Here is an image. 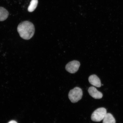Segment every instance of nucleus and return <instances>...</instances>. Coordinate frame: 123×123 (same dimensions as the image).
<instances>
[{
    "label": "nucleus",
    "mask_w": 123,
    "mask_h": 123,
    "mask_svg": "<svg viewBox=\"0 0 123 123\" xmlns=\"http://www.w3.org/2000/svg\"><path fill=\"white\" fill-rule=\"evenodd\" d=\"M17 30L20 37L26 40L30 39L33 37L35 32L34 25L28 21L20 23L18 26Z\"/></svg>",
    "instance_id": "nucleus-1"
},
{
    "label": "nucleus",
    "mask_w": 123,
    "mask_h": 123,
    "mask_svg": "<svg viewBox=\"0 0 123 123\" xmlns=\"http://www.w3.org/2000/svg\"><path fill=\"white\" fill-rule=\"evenodd\" d=\"M82 96V91L78 87H75L70 90L68 94L69 99L73 103L78 102L81 99Z\"/></svg>",
    "instance_id": "nucleus-2"
},
{
    "label": "nucleus",
    "mask_w": 123,
    "mask_h": 123,
    "mask_svg": "<svg viewBox=\"0 0 123 123\" xmlns=\"http://www.w3.org/2000/svg\"><path fill=\"white\" fill-rule=\"evenodd\" d=\"M107 113V110L104 107L97 109L92 113L91 118L94 122H99L102 120Z\"/></svg>",
    "instance_id": "nucleus-3"
},
{
    "label": "nucleus",
    "mask_w": 123,
    "mask_h": 123,
    "mask_svg": "<svg viewBox=\"0 0 123 123\" xmlns=\"http://www.w3.org/2000/svg\"><path fill=\"white\" fill-rule=\"evenodd\" d=\"M80 65V63L79 61H73L70 62L67 64L65 69L69 73L74 74L78 71Z\"/></svg>",
    "instance_id": "nucleus-4"
},
{
    "label": "nucleus",
    "mask_w": 123,
    "mask_h": 123,
    "mask_svg": "<svg viewBox=\"0 0 123 123\" xmlns=\"http://www.w3.org/2000/svg\"><path fill=\"white\" fill-rule=\"evenodd\" d=\"M88 92L90 96L95 99H101L103 96L102 93L98 91L94 87L92 86L89 87Z\"/></svg>",
    "instance_id": "nucleus-5"
},
{
    "label": "nucleus",
    "mask_w": 123,
    "mask_h": 123,
    "mask_svg": "<svg viewBox=\"0 0 123 123\" xmlns=\"http://www.w3.org/2000/svg\"><path fill=\"white\" fill-rule=\"evenodd\" d=\"M89 81L90 84L94 86L100 87L101 84L100 80L96 75H92L89 77Z\"/></svg>",
    "instance_id": "nucleus-6"
},
{
    "label": "nucleus",
    "mask_w": 123,
    "mask_h": 123,
    "mask_svg": "<svg viewBox=\"0 0 123 123\" xmlns=\"http://www.w3.org/2000/svg\"><path fill=\"white\" fill-rule=\"evenodd\" d=\"M8 11L4 7H0V21L5 20L8 17Z\"/></svg>",
    "instance_id": "nucleus-7"
},
{
    "label": "nucleus",
    "mask_w": 123,
    "mask_h": 123,
    "mask_svg": "<svg viewBox=\"0 0 123 123\" xmlns=\"http://www.w3.org/2000/svg\"><path fill=\"white\" fill-rule=\"evenodd\" d=\"M103 123H116V121L111 114L107 113L103 119Z\"/></svg>",
    "instance_id": "nucleus-8"
},
{
    "label": "nucleus",
    "mask_w": 123,
    "mask_h": 123,
    "mask_svg": "<svg viewBox=\"0 0 123 123\" xmlns=\"http://www.w3.org/2000/svg\"><path fill=\"white\" fill-rule=\"evenodd\" d=\"M38 4V0H32L28 8V11L30 12H32L34 11L37 6Z\"/></svg>",
    "instance_id": "nucleus-9"
},
{
    "label": "nucleus",
    "mask_w": 123,
    "mask_h": 123,
    "mask_svg": "<svg viewBox=\"0 0 123 123\" xmlns=\"http://www.w3.org/2000/svg\"><path fill=\"white\" fill-rule=\"evenodd\" d=\"M8 123H18L16 121H15L12 120L10 121V122H9Z\"/></svg>",
    "instance_id": "nucleus-10"
}]
</instances>
